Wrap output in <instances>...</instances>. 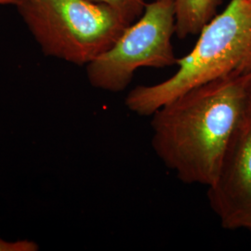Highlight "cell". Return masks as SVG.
Returning <instances> with one entry per match:
<instances>
[{"label": "cell", "instance_id": "cell-2", "mask_svg": "<svg viewBox=\"0 0 251 251\" xmlns=\"http://www.w3.org/2000/svg\"><path fill=\"white\" fill-rule=\"evenodd\" d=\"M199 34L194 49L177 60L178 70L171 77L136 87L127 94L126 106L138 116H152L189 90L251 72V0H231Z\"/></svg>", "mask_w": 251, "mask_h": 251}, {"label": "cell", "instance_id": "cell-8", "mask_svg": "<svg viewBox=\"0 0 251 251\" xmlns=\"http://www.w3.org/2000/svg\"><path fill=\"white\" fill-rule=\"evenodd\" d=\"M38 246L31 240L7 241L0 238V251H36Z\"/></svg>", "mask_w": 251, "mask_h": 251}, {"label": "cell", "instance_id": "cell-3", "mask_svg": "<svg viewBox=\"0 0 251 251\" xmlns=\"http://www.w3.org/2000/svg\"><path fill=\"white\" fill-rule=\"evenodd\" d=\"M17 7L46 55L77 65L104 53L129 25L115 9L89 0H20Z\"/></svg>", "mask_w": 251, "mask_h": 251}, {"label": "cell", "instance_id": "cell-5", "mask_svg": "<svg viewBox=\"0 0 251 251\" xmlns=\"http://www.w3.org/2000/svg\"><path fill=\"white\" fill-rule=\"evenodd\" d=\"M207 188L209 205L224 228L251 229V119L240 121L215 181Z\"/></svg>", "mask_w": 251, "mask_h": 251}, {"label": "cell", "instance_id": "cell-10", "mask_svg": "<svg viewBox=\"0 0 251 251\" xmlns=\"http://www.w3.org/2000/svg\"><path fill=\"white\" fill-rule=\"evenodd\" d=\"M20 0H0V5H15L17 6Z\"/></svg>", "mask_w": 251, "mask_h": 251}, {"label": "cell", "instance_id": "cell-7", "mask_svg": "<svg viewBox=\"0 0 251 251\" xmlns=\"http://www.w3.org/2000/svg\"><path fill=\"white\" fill-rule=\"evenodd\" d=\"M90 2L103 4L115 9L127 25H130L137 21L144 13L145 0H89Z\"/></svg>", "mask_w": 251, "mask_h": 251}, {"label": "cell", "instance_id": "cell-9", "mask_svg": "<svg viewBox=\"0 0 251 251\" xmlns=\"http://www.w3.org/2000/svg\"><path fill=\"white\" fill-rule=\"evenodd\" d=\"M251 119V72L247 75L246 83V100L241 121H248Z\"/></svg>", "mask_w": 251, "mask_h": 251}, {"label": "cell", "instance_id": "cell-1", "mask_svg": "<svg viewBox=\"0 0 251 251\" xmlns=\"http://www.w3.org/2000/svg\"><path fill=\"white\" fill-rule=\"evenodd\" d=\"M247 75L221 78L189 90L152 115V146L187 184L209 187L242 120Z\"/></svg>", "mask_w": 251, "mask_h": 251}, {"label": "cell", "instance_id": "cell-6", "mask_svg": "<svg viewBox=\"0 0 251 251\" xmlns=\"http://www.w3.org/2000/svg\"><path fill=\"white\" fill-rule=\"evenodd\" d=\"M223 0H175L176 34L179 38L198 35L215 16Z\"/></svg>", "mask_w": 251, "mask_h": 251}, {"label": "cell", "instance_id": "cell-11", "mask_svg": "<svg viewBox=\"0 0 251 251\" xmlns=\"http://www.w3.org/2000/svg\"><path fill=\"white\" fill-rule=\"evenodd\" d=\"M250 230H251V229H250Z\"/></svg>", "mask_w": 251, "mask_h": 251}, {"label": "cell", "instance_id": "cell-4", "mask_svg": "<svg viewBox=\"0 0 251 251\" xmlns=\"http://www.w3.org/2000/svg\"><path fill=\"white\" fill-rule=\"evenodd\" d=\"M176 33L175 0H152L142 16L126 27L115 44L87 65L90 85L120 92L140 68H165L177 63L172 45Z\"/></svg>", "mask_w": 251, "mask_h": 251}]
</instances>
